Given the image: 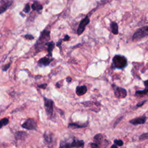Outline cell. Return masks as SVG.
I'll use <instances>...</instances> for the list:
<instances>
[{
	"label": "cell",
	"mask_w": 148,
	"mask_h": 148,
	"mask_svg": "<svg viewBox=\"0 0 148 148\" xmlns=\"http://www.w3.org/2000/svg\"><path fill=\"white\" fill-rule=\"evenodd\" d=\"M148 93V91L146 89H144L143 90H137L135 92V96L137 97H142Z\"/></svg>",
	"instance_id": "ffe728a7"
},
{
	"label": "cell",
	"mask_w": 148,
	"mask_h": 148,
	"mask_svg": "<svg viewBox=\"0 0 148 148\" xmlns=\"http://www.w3.org/2000/svg\"><path fill=\"white\" fill-rule=\"evenodd\" d=\"M90 146L91 148H100V146L94 142H91L90 143Z\"/></svg>",
	"instance_id": "83f0119b"
},
{
	"label": "cell",
	"mask_w": 148,
	"mask_h": 148,
	"mask_svg": "<svg viewBox=\"0 0 148 148\" xmlns=\"http://www.w3.org/2000/svg\"><path fill=\"white\" fill-rule=\"evenodd\" d=\"M31 8L34 11H42L43 9L42 5L41 4H40L38 1L34 2V3L31 5Z\"/></svg>",
	"instance_id": "e0dca14e"
},
{
	"label": "cell",
	"mask_w": 148,
	"mask_h": 148,
	"mask_svg": "<svg viewBox=\"0 0 148 148\" xmlns=\"http://www.w3.org/2000/svg\"><path fill=\"white\" fill-rule=\"evenodd\" d=\"M110 148H118V146H117L116 144H114L112 145V146H111Z\"/></svg>",
	"instance_id": "e575fe53"
},
{
	"label": "cell",
	"mask_w": 148,
	"mask_h": 148,
	"mask_svg": "<svg viewBox=\"0 0 148 148\" xmlns=\"http://www.w3.org/2000/svg\"><path fill=\"white\" fill-rule=\"evenodd\" d=\"M13 4V1L8 0L0 1V14L5 12Z\"/></svg>",
	"instance_id": "30bf717a"
},
{
	"label": "cell",
	"mask_w": 148,
	"mask_h": 148,
	"mask_svg": "<svg viewBox=\"0 0 148 148\" xmlns=\"http://www.w3.org/2000/svg\"><path fill=\"white\" fill-rule=\"evenodd\" d=\"M30 6L29 4H27L23 9V12L26 13H28L30 12Z\"/></svg>",
	"instance_id": "cb8c5ba5"
},
{
	"label": "cell",
	"mask_w": 148,
	"mask_h": 148,
	"mask_svg": "<svg viewBox=\"0 0 148 148\" xmlns=\"http://www.w3.org/2000/svg\"><path fill=\"white\" fill-rule=\"evenodd\" d=\"M127 65V58L122 55H115L112 59V67L119 69H123Z\"/></svg>",
	"instance_id": "3957f363"
},
{
	"label": "cell",
	"mask_w": 148,
	"mask_h": 148,
	"mask_svg": "<svg viewBox=\"0 0 148 148\" xmlns=\"http://www.w3.org/2000/svg\"><path fill=\"white\" fill-rule=\"evenodd\" d=\"M50 32L49 30H44L40 35L38 40L36 41L35 44V49L36 52H41V50L44 49V47L49 44V41L50 39Z\"/></svg>",
	"instance_id": "7a4b0ae2"
},
{
	"label": "cell",
	"mask_w": 148,
	"mask_h": 148,
	"mask_svg": "<svg viewBox=\"0 0 148 148\" xmlns=\"http://www.w3.org/2000/svg\"><path fill=\"white\" fill-rule=\"evenodd\" d=\"M69 38H70V37H69V35H65V37L63 38V41H68L69 40Z\"/></svg>",
	"instance_id": "1f68e13d"
},
{
	"label": "cell",
	"mask_w": 148,
	"mask_h": 148,
	"mask_svg": "<svg viewBox=\"0 0 148 148\" xmlns=\"http://www.w3.org/2000/svg\"><path fill=\"white\" fill-rule=\"evenodd\" d=\"M90 20L88 16H86L83 19L81 20L77 30V34L78 35H81L84 32L86 27L89 24Z\"/></svg>",
	"instance_id": "9c48e42d"
},
{
	"label": "cell",
	"mask_w": 148,
	"mask_h": 148,
	"mask_svg": "<svg viewBox=\"0 0 148 148\" xmlns=\"http://www.w3.org/2000/svg\"><path fill=\"white\" fill-rule=\"evenodd\" d=\"M63 41V40H60L58 42H57V46H59V47H60L61 46V43H62V41Z\"/></svg>",
	"instance_id": "d6a6232c"
},
{
	"label": "cell",
	"mask_w": 148,
	"mask_h": 148,
	"mask_svg": "<svg viewBox=\"0 0 148 148\" xmlns=\"http://www.w3.org/2000/svg\"><path fill=\"white\" fill-rule=\"evenodd\" d=\"M148 139V133H143L142 135H141L139 137V140L141 141H145L146 139Z\"/></svg>",
	"instance_id": "7402d4cb"
},
{
	"label": "cell",
	"mask_w": 148,
	"mask_h": 148,
	"mask_svg": "<svg viewBox=\"0 0 148 148\" xmlns=\"http://www.w3.org/2000/svg\"><path fill=\"white\" fill-rule=\"evenodd\" d=\"M103 141V135L101 134H97L94 137V142L98 145L99 146L101 144Z\"/></svg>",
	"instance_id": "ac0fdd59"
},
{
	"label": "cell",
	"mask_w": 148,
	"mask_h": 148,
	"mask_svg": "<svg viewBox=\"0 0 148 148\" xmlns=\"http://www.w3.org/2000/svg\"><path fill=\"white\" fill-rule=\"evenodd\" d=\"M44 105L46 112L48 116L52 117L53 113V101L49 98H47L45 97H44Z\"/></svg>",
	"instance_id": "5b68a950"
},
{
	"label": "cell",
	"mask_w": 148,
	"mask_h": 148,
	"mask_svg": "<svg viewBox=\"0 0 148 148\" xmlns=\"http://www.w3.org/2000/svg\"><path fill=\"white\" fill-rule=\"evenodd\" d=\"M22 127L28 130H35L37 128V123L34 119H28L22 125Z\"/></svg>",
	"instance_id": "52a82bcc"
},
{
	"label": "cell",
	"mask_w": 148,
	"mask_h": 148,
	"mask_svg": "<svg viewBox=\"0 0 148 148\" xmlns=\"http://www.w3.org/2000/svg\"><path fill=\"white\" fill-rule=\"evenodd\" d=\"M112 87H114L115 96L118 98H124L126 97L127 95V90L123 88L116 86L115 85H112Z\"/></svg>",
	"instance_id": "8992f818"
},
{
	"label": "cell",
	"mask_w": 148,
	"mask_h": 148,
	"mask_svg": "<svg viewBox=\"0 0 148 148\" xmlns=\"http://www.w3.org/2000/svg\"><path fill=\"white\" fill-rule=\"evenodd\" d=\"M44 138L46 143L48 145V146H49L50 147L53 146V145H54V143L56 141L53 134L49 131H46L44 134Z\"/></svg>",
	"instance_id": "ba28073f"
},
{
	"label": "cell",
	"mask_w": 148,
	"mask_h": 148,
	"mask_svg": "<svg viewBox=\"0 0 148 148\" xmlns=\"http://www.w3.org/2000/svg\"><path fill=\"white\" fill-rule=\"evenodd\" d=\"M85 142L75 137L62 140L60 143V148H83Z\"/></svg>",
	"instance_id": "6da1fadb"
},
{
	"label": "cell",
	"mask_w": 148,
	"mask_h": 148,
	"mask_svg": "<svg viewBox=\"0 0 148 148\" xmlns=\"http://www.w3.org/2000/svg\"><path fill=\"white\" fill-rule=\"evenodd\" d=\"M52 61V59H50L47 57H45L41 59L38 61V65L40 67H46L49 65Z\"/></svg>",
	"instance_id": "4fadbf2b"
},
{
	"label": "cell",
	"mask_w": 148,
	"mask_h": 148,
	"mask_svg": "<svg viewBox=\"0 0 148 148\" xmlns=\"http://www.w3.org/2000/svg\"><path fill=\"white\" fill-rule=\"evenodd\" d=\"M147 120V118L143 115L142 116L136 118L135 119H133L129 121V123L133 125H138V124H143L145 123L146 121Z\"/></svg>",
	"instance_id": "8fae6325"
},
{
	"label": "cell",
	"mask_w": 148,
	"mask_h": 148,
	"mask_svg": "<svg viewBox=\"0 0 148 148\" xmlns=\"http://www.w3.org/2000/svg\"><path fill=\"white\" fill-rule=\"evenodd\" d=\"M143 83H144V86L145 87V89L146 90L148 91V79L146 80V81H145L143 82Z\"/></svg>",
	"instance_id": "4dcf8cb0"
},
{
	"label": "cell",
	"mask_w": 148,
	"mask_h": 148,
	"mask_svg": "<svg viewBox=\"0 0 148 148\" xmlns=\"http://www.w3.org/2000/svg\"><path fill=\"white\" fill-rule=\"evenodd\" d=\"M27 135V133L24 131H17L15 134V138L17 140H24L26 138Z\"/></svg>",
	"instance_id": "9a60e30c"
},
{
	"label": "cell",
	"mask_w": 148,
	"mask_h": 148,
	"mask_svg": "<svg viewBox=\"0 0 148 148\" xmlns=\"http://www.w3.org/2000/svg\"><path fill=\"white\" fill-rule=\"evenodd\" d=\"M123 116H122V117L119 118V119H118L116 120V122H115L114 124V127H115L116 126H117V125L122 121V120L123 119Z\"/></svg>",
	"instance_id": "d4e9b609"
},
{
	"label": "cell",
	"mask_w": 148,
	"mask_h": 148,
	"mask_svg": "<svg viewBox=\"0 0 148 148\" xmlns=\"http://www.w3.org/2000/svg\"><path fill=\"white\" fill-rule=\"evenodd\" d=\"M114 143L116 144L117 146H122L124 144V142L121 139H115L114 140Z\"/></svg>",
	"instance_id": "603a6c76"
},
{
	"label": "cell",
	"mask_w": 148,
	"mask_h": 148,
	"mask_svg": "<svg viewBox=\"0 0 148 148\" xmlns=\"http://www.w3.org/2000/svg\"><path fill=\"white\" fill-rule=\"evenodd\" d=\"M66 81L68 83H71V81H72V78L71 77H67L66 78Z\"/></svg>",
	"instance_id": "836d02e7"
},
{
	"label": "cell",
	"mask_w": 148,
	"mask_h": 148,
	"mask_svg": "<svg viewBox=\"0 0 148 148\" xmlns=\"http://www.w3.org/2000/svg\"><path fill=\"white\" fill-rule=\"evenodd\" d=\"M147 101V100H144V101H141V102H139L137 104V105H136V106L137 107V108H138V107H141V106H142Z\"/></svg>",
	"instance_id": "f1b7e54d"
},
{
	"label": "cell",
	"mask_w": 148,
	"mask_h": 148,
	"mask_svg": "<svg viewBox=\"0 0 148 148\" xmlns=\"http://www.w3.org/2000/svg\"><path fill=\"white\" fill-rule=\"evenodd\" d=\"M24 38L27 40H33L34 38V37L32 35H30V34H27L26 35H24Z\"/></svg>",
	"instance_id": "4316f807"
},
{
	"label": "cell",
	"mask_w": 148,
	"mask_h": 148,
	"mask_svg": "<svg viewBox=\"0 0 148 148\" xmlns=\"http://www.w3.org/2000/svg\"><path fill=\"white\" fill-rule=\"evenodd\" d=\"M87 91V88L85 85L79 86L76 89V93L78 96H81L86 94Z\"/></svg>",
	"instance_id": "5bb4252c"
},
{
	"label": "cell",
	"mask_w": 148,
	"mask_h": 148,
	"mask_svg": "<svg viewBox=\"0 0 148 148\" xmlns=\"http://www.w3.org/2000/svg\"><path fill=\"white\" fill-rule=\"evenodd\" d=\"M110 30L115 35H118L119 33V27L118 24L116 22H111L110 24Z\"/></svg>",
	"instance_id": "2e32d148"
},
{
	"label": "cell",
	"mask_w": 148,
	"mask_h": 148,
	"mask_svg": "<svg viewBox=\"0 0 148 148\" xmlns=\"http://www.w3.org/2000/svg\"><path fill=\"white\" fill-rule=\"evenodd\" d=\"M54 48V43L53 41H50V42H49V44H48V52L49 53V56L50 57L52 56V51L53 50Z\"/></svg>",
	"instance_id": "d6986e66"
},
{
	"label": "cell",
	"mask_w": 148,
	"mask_h": 148,
	"mask_svg": "<svg viewBox=\"0 0 148 148\" xmlns=\"http://www.w3.org/2000/svg\"><path fill=\"white\" fill-rule=\"evenodd\" d=\"M89 124V123H72L68 124V128L72 129H76V128H85Z\"/></svg>",
	"instance_id": "7c38bea8"
},
{
	"label": "cell",
	"mask_w": 148,
	"mask_h": 148,
	"mask_svg": "<svg viewBox=\"0 0 148 148\" xmlns=\"http://www.w3.org/2000/svg\"><path fill=\"white\" fill-rule=\"evenodd\" d=\"M47 86H48L47 83H43V84H42V85H38V87H40V88H41V89H45L46 88Z\"/></svg>",
	"instance_id": "f546056e"
},
{
	"label": "cell",
	"mask_w": 148,
	"mask_h": 148,
	"mask_svg": "<svg viewBox=\"0 0 148 148\" xmlns=\"http://www.w3.org/2000/svg\"><path fill=\"white\" fill-rule=\"evenodd\" d=\"M11 64V63H9V64H7V65H4V66L3 67V71H4V72L7 71V70L10 68Z\"/></svg>",
	"instance_id": "484cf974"
},
{
	"label": "cell",
	"mask_w": 148,
	"mask_h": 148,
	"mask_svg": "<svg viewBox=\"0 0 148 148\" xmlns=\"http://www.w3.org/2000/svg\"><path fill=\"white\" fill-rule=\"evenodd\" d=\"M9 123V119L8 118H4L0 120V128L7 126Z\"/></svg>",
	"instance_id": "44dd1931"
},
{
	"label": "cell",
	"mask_w": 148,
	"mask_h": 148,
	"mask_svg": "<svg viewBox=\"0 0 148 148\" xmlns=\"http://www.w3.org/2000/svg\"><path fill=\"white\" fill-rule=\"evenodd\" d=\"M148 36V26H143L138 29L133 35L132 40L133 41L140 40Z\"/></svg>",
	"instance_id": "277c9868"
}]
</instances>
